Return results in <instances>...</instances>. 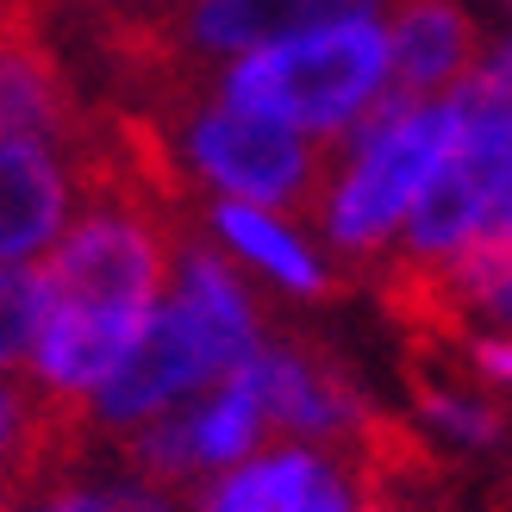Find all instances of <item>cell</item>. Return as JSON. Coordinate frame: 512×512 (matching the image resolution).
<instances>
[{"label": "cell", "mask_w": 512, "mask_h": 512, "mask_svg": "<svg viewBox=\"0 0 512 512\" xmlns=\"http://www.w3.org/2000/svg\"><path fill=\"white\" fill-rule=\"evenodd\" d=\"M381 13H388V50H394V94L450 100L475 82L488 38L463 0H381Z\"/></svg>", "instance_id": "11"}, {"label": "cell", "mask_w": 512, "mask_h": 512, "mask_svg": "<svg viewBox=\"0 0 512 512\" xmlns=\"http://www.w3.org/2000/svg\"><path fill=\"white\" fill-rule=\"evenodd\" d=\"M19 512H119V500L107 494V481H38L25 488Z\"/></svg>", "instance_id": "13"}, {"label": "cell", "mask_w": 512, "mask_h": 512, "mask_svg": "<svg viewBox=\"0 0 512 512\" xmlns=\"http://www.w3.org/2000/svg\"><path fill=\"white\" fill-rule=\"evenodd\" d=\"M263 344L269 331L256 306V281L213 238H182L163 306L150 313L144 338L125 350V363L107 375V388L88 400L82 425L107 444H125L132 431L182 413L188 400L232 381Z\"/></svg>", "instance_id": "2"}, {"label": "cell", "mask_w": 512, "mask_h": 512, "mask_svg": "<svg viewBox=\"0 0 512 512\" xmlns=\"http://www.w3.org/2000/svg\"><path fill=\"white\" fill-rule=\"evenodd\" d=\"M200 232L232 256L250 281H263L275 294H288V300L331 294V250H325V238L300 232L294 213L250 207V200H207L200 207Z\"/></svg>", "instance_id": "9"}, {"label": "cell", "mask_w": 512, "mask_h": 512, "mask_svg": "<svg viewBox=\"0 0 512 512\" xmlns=\"http://www.w3.org/2000/svg\"><path fill=\"white\" fill-rule=\"evenodd\" d=\"M88 200L75 144L0 132V263H44Z\"/></svg>", "instance_id": "8"}, {"label": "cell", "mask_w": 512, "mask_h": 512, "mask_svg": "<svg viewBox=\"0 0 512 512\" xmlns=\"http://www.w3.org/2000/svg\"><path fill=\"white\" fill-rule=\"evenodd\" d=\"M463 369L481 388H512V325H481L463 344Z\"/></svg>", "instance_id": "14"}, {"label": "cell", "mask_w": 512, "mask_h": 512, "mask_svg": "<svg viewBox=\"0 0 512 512\" xmlns=\"http://www.w3.org/2000/svg\"><path fill=\"white\" fill-rule=\"evenodd\" d=\"M175 244L182 238H169L157 213L94 169L63 244L32 263V338L13 375L38 388L57 413L82 419L163 306Z\"/></svg>", "instance_id": "1"}, {"label": "cell", "mask_w": 512, "mask_h": 512, "mask_svg": "<svg viewBox=\"0 0 512 512\" xmlns=\"http://www.w3.org/2000/svg\"><path fill=\"white\" fill-rule=\"evenodd\" d=\"M369 475L344 444L275 438L188 494V512H363Z\"/></svg>", "instance_id": "7"}, {"label": "cell", "mask_w": 512, "mask_h": 512, "mask_svg": "<svg viewBox=\"0 0 512 512\" xmlns=\"http://www.w3.org/2000/svg\"><path fill=\"white\" fill-rule=\"evenodd\" d=\"M219 94L238 107L269 113L306 132L313 144H344L363 119H375L394 100V50H388V13L381 0H356L294 38H281L256 57L213 75Z\"/></svg>", "instance_id": "4"}, {"label": "cell", "mask_w": 512, "mask_h": 512, "mask_svg": "<svg viewBox=\"0 0 512 512\" xmlns=\"http://www.w3.org/2000/svg\"><path fill=\"white\" fill-rule=\"evenodd\" d=\"M250 369H256V388H263V400H269L275 438H306V444L363 450V438H369L363 400H356L350 381L331 369V363H319L313 350L269 338L263 350L250 356Z\"/></svg>", "instance_id": "10"}, {"label": "cell", "mask_w": 512, "mask_h": 512, "mask_svg": "<svg viewBox=\"0 0 512 512\" xmlns=\"http://www.w3.org/2000/svg\"><path fill=\"white\" fill-rule=\"evenodd\" d=\"M263 444H275V419H269V400L256 388V369L244 363L232 381L207 388L200 400H188L182 413H169L157 425L132 431L119 450L125 469H138L163 488H207L213 475L238 469L244 456H256Z\"/></svg>", "instance_id": "6"}, {"label": "cell", "mask_w": 512, "mask_h": 512, "mask_svg": "<svg viewBox=\"0 0 512 512\" xmlns=\"http://www.w3.org/2000/svg\"><path fill=\"white\" fill-rule=\"evenodd\" d=\"M363 512H388V506H363Z\"/></svg>", "instance_id": "16"}, {"label": "cell", "mask_w": 512, "mask_h": 512, "mask_svg": "<svg viewBox=\"0 0 512 512\" xmlns=\"http://www.w3.org/2000/svg\"><path fill=\"white\" fill-rule=\"evenodd\" d=\"M463 107L450 100L394 94L375 119H363L344 144H331L325 182L313 200V225L338 263H394L413 213L444 175Z\"/></svg>", "instance_id": "3"}, {"label": "cell", "mask_w": 512, "mask_h": 512, "mask_svg": "<svg viewBox=\"0 0 512 512\" xmlns=\"http://www.w3.org/2000/svg\"><path fill=\"white\" fill-rule=\"evenodd\" d=\"M419 425H431L456 450H488V444H500V431H506L500 406L481 388H469V381H425V388H419Z\"/></svg>", "instance_id": "12"}, {"label": "cell", "mask_w": 512, "mask_h": 512, "mask_svg": "<svg viewBox=\"0 0 512 512\" xmlns=\"http://www.w3.org/2000/svg\"><path fill=\"white\" fill-rule=\"evenodd\" d=\"M169 150L175 169L207 200H250V207L300 213L319 200L325 182V144L269 113L238 107L213 82L169 94Z\"/></svg>", "instance_id": "5"}, {"label": "cell", "mask_w": 512, "mask_h": 512, "mask_svg": "<svg viewBox=\"0 0 512 512\" xmlns=\"http://www.w3.org/2000/svg\"><path fill=\"white\" fill-rule=\"evenodd\" d=\"M500 7H506V19H512V0H500Z\"/></svg>", "instance_id": "15"}]
</instances>
